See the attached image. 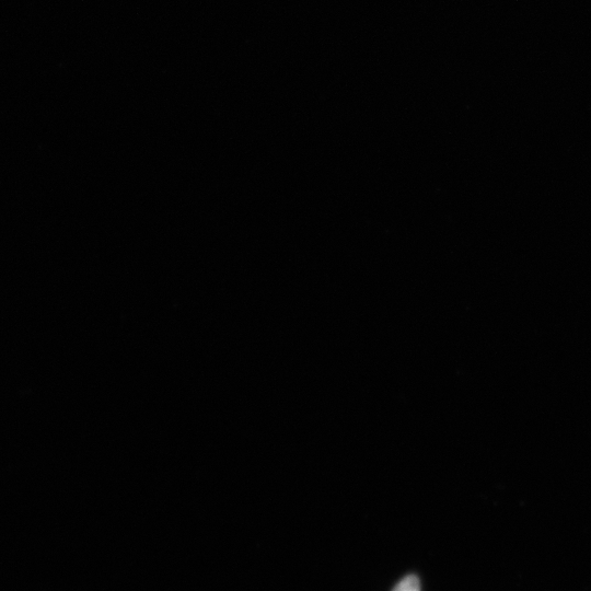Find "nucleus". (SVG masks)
<instances>
[{
  "instance_id": "1",
  "label": "nucleus",
  "mask_w": 591,
  "mask_h": 591,
  "mask_svg": "<svg viewBox=\"0 0 591 591\" xmlns=\"http://www.w3.org/2000/svg\"><path fill=\"white\" fill-rule=\"evenodd\" d=\"M392 591H421L420 579L415 575L404 577Z\"/></svg>"
}]
</instances>
